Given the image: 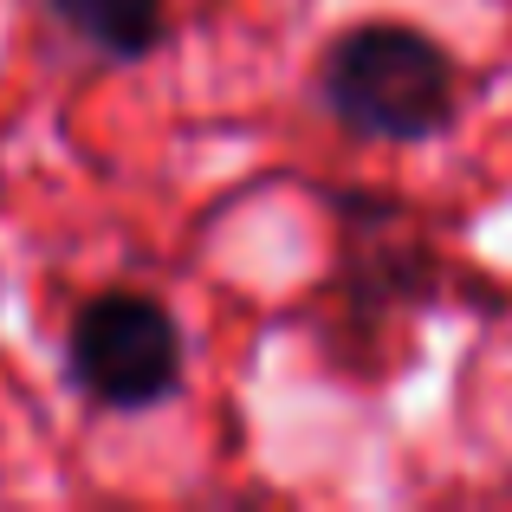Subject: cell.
Returning a JSON list of instances; mask_svg holds the SVG:
<instances>
[{"label":"cell","instance_id":"obj_1","mask_svg":"<svg viewBox=\"0 0 512 512\" xmlns=\"http://www.w3.org/2000/svg\"><path fill=\"white\" fill-rule=\"evenodd\" d=\"M318 104L357 143H435L461 117V65L409 20H357L318 59Z\"/></svg>","mask_w":512,"mask_h":512},{"label":"cell","instance_id":"obj_2","mask_svg":"<svg viewBox=\"0 0 512 512\" xmlns=\"http://www.w3.org/2000/svg\"><path fill=\"white\" fill-rule=\"evenodd\" d=\"M65 376L104 415H143L182 396L188 338L156 292H91L65 325Z\"/></svg>","mask_w":512,"mask_h":512},{"label":"cell","instance_id":"obj_3","mask_svg":"<svg viewBox=\"0 0 512 512\" xmlns=\"http://www.w3.org/2000/svg\"><path fill=\"white\" fill-rule=\"evenodd\" d=\"M344 260H338V312L357 331H376L396 312H428L441 299V260L422 240H402V214L389 195H344Z\"/></svg>","mask_w":512,"mask_h":512},{"label":"cell","instance_id":"obj_4","mask_svg":"<svg viewBox=\"0 0 512 512\" xmlns=\"http://www.w3.org/2000/svg\"><path fill=\"white\" fill-rule=\"evenodd\" d=\"M65 39L111 65L156 59L169 46V0H39Z\"/></svg>","mask_w":512,"mask_h":512}]
</instances>
